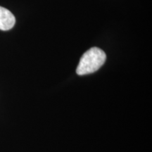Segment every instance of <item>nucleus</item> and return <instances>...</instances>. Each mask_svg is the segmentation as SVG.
<instances>
[{
  "instance_id": "obj_2",
  "label": "nucleus",
  "mask_w": 152,
  "mask_h": 152,
  "mask_svg": "<svg viewBox=\"0 0 152 152\" xmlns=\"http://www.w3.org/2000/svg\"><path fill=\"white\" fill-rule=\"evenodd\" d=\"M16 23V18L10 11L0 7V30L7 31L11 30Z\"/></svg>"
},
{
  "instance_id": "obj_1",
  "label": "nucleus",
  "mask_w": 152,
  "mask_h": 152,
  "mask_svg": "<svg viewBox=\"0 0 152 152\" xmlns=\"http://www.w3.org/2000/svg\"><path fill=\"white\" fill-rule=\"evenodd\" d=\"M106 59V55L103 50L98 47H92L81 56L76 73L79 75L94 73L104 65Z\"/></svg>"
}]
</instances>
